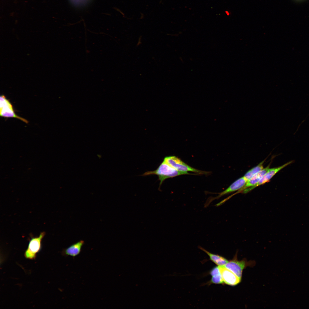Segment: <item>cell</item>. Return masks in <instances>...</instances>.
<instances>
[{
    "instance_id": "obj_1",
    "label": "cell",
    "mask_w": 309,
    "mask_h": 309,
    "mask_svg": "<svg viewBox=\"0 0 309 309\" xmlns=\"http://www.w3.org/2000/svg\"><path fill=\"white\" fill-rule=\"evenodd\" d=\"M193 175L188 172L178 171L169 165L163 160L158 168L155 170L149 171L145 173L142 175L145 176L151 175H155L158 177L160 181L159 188L163 182L166 179L175 177L183 175Z\"/></svg>"
},
{
    "instance_id": "obj_2",
    "label": "cell",
    "mask_w": 309,
    "mask_h": 309,
    "mask_svg": "<svg viewBox=\"0 0 309 309\" xmlns=\"http://www.w3.org/2000/svg\"><path fill=\"white\" fill-rule=\"evenodd\" d=\"M45 234V232L43 231L40 233L38 236L31 237L24 253L26 259L31 260L36 259L37 254L41 249V242Z\"/></svg>"
},
{
    "instance_id": "obj_3",
    "label": "cell",
    "mask_w": 309,
    "mask_h": 309,
    "mask_svg": "<svg viewBox=\"0 0 309 309\" xmlns=\"http://www.w3.org/2000/svg\"><path fill=\"white\" fill-rule=\"evenodd\" d=\"M164 161L171 167L180 171L187 172L191 171L198 174L205 173L190 167L175 156H167L164 158Z\"/></svg>"
},
{
    "instance_id": "obj_4",
    "label": "cell",
    "mask_w": 309,
    "mask_h": 309,
    "mask_svg": "<svg viewBox=\"0 0 309 309\" xmlns=\"http://www.w3.org/2000/svg\"><path fill=\"white\" fill-rule=\"evenodd\" d=\"M0 114L1 116L15 118L26 123L28 122L27 120L18 116L15 113L11 103L3 95L0 96Z\"/></svg>"
},
{
    "instance_id": "obj_5",
    "label": "cell",
    "mask_w": 309,
    "mask_h": 309,
    "mask_svg": "<svg viewBox=\"0 0 309 309\" xmlns=\"http://www.w3.org/2000/svg\"><path fill=\"white\" fill-rule=\"evenodd\" d=\"M247 181L243 176L237 179L224 191L218 193V195L217 196L209 198L205 203V207H207L215 200L218 199L222 196L231 192L239 190L245 185Z\"/></svg>"
},
{
    "instance_id": "obj_6",
    "label": "cell",
    "mask_w": 309,
    "mask_h": 309,
    "mask_svg": "<svg viewBox=\"0 0 309 309\" xmlns=\"http://www.w3.org/2000/svg\"><path fill=\"white\" fill-rule=\"evenodd\" d=\"M294 162V160L291 161L278 167L270 168L257 184L251 187L243 190L241 192L244 193H247L255 187L268 182L277 173L288 165L293 163Z\"/></svg>"
},
{
    "instance_id": "obj_7",
    "label": "cell",
    "mask_w": 309,
    "mask_h": 309,
    "mask_svg": "<svg viewBox=\"0 0 309 309\" xmlns=\"http://www.w3.org/2000/svg\"><path fill=\"white\" fill-rule=\"evenodd\" d=\"M223 282L226 284L235 286L240 281L241 279L224 266H218Z\"/></svg>"
},
{
    "instance_id": "obj_8",
    "label": "cell",
    "mask_w": 309,
    "mask_h": 309,
    "mask_svg": "<svg viewBox=\"0 0 309 309\" xmlns=\"http://www.w3.org/2000/svg\"><path fill=\"white\" fill-rule=\"evenodd\" d=\"M245 260H237L235 259L228 262L224 266L241 279L243 270L246 266Z\"/></svg>"
},
{
    "instance_id": "obj_9",
    "label": "cell",
    "mask_w": 309,
    "mask_h": 309,
    "mask_svg": "<svg viewBox=\"0 0 309 309\" xmlns=\"http://www.w3.org/2000/svg\"><path fill=\"white\" fill-rule=\"evenodd\" d=\"M84 244V240H80L64 249L62 251V254L65 256H70L74 257L80 253Z\"/></svg>"
},
{
    "instance_id": "obj_10",
    "label": "cell",
    "mask_w": 309,
    "mask_h": 309,
    "mask_svg": "<svg viewBox=\"0 0 309 309\" xmlns=\"http://www.w3.org/2000/svg\"><path fill=\"white\" fill-rule=\"evenodd\" d=\"M269 167L270 165H269L266 168H264L262 170L254 175L247 181L245 185L235 194L240 193L243 190L255 185L260 181L267 172L270 169Z\"/></svg>"
},
{
    "instance_id": "obj_11",
    "label": "cell",
    "mask_w": 309,
    "mask_h": 309,
    "mask_svg": "<svg viewBox=\"0 0 309 309\" xmlns=\"http://www.w3.org/2000/svg\"><path fill=\"white\" fill-rule=\"evenodd\" d=\"M199 248L206 253L209 256L210 260L219 266H224L228 262L227 259L223 257L212 253L200 246L199 247Z\"/></svg>"
},
{
    "instance_id": "obj_12",
    "label": "cell",
    "mask_w": 309,
    "mask_h": 309,
    "mask_svg": "<svg viewBox=\"0 0 309 309\" xmlns=\"http://www.w3.org/2000/svg\"><path fill=\"white\" fill-rule=\"evenodd\" d=\"M265 161V160L263 161L257 166L249 170L245 174L243 177L247 181L254 175L264 168L263 164Z\"/></svg>"
},
{
    "instance_id": "obj_13",
    "label": "cell",
    "mask_w": 309,
    "mask_h": 309,
    "mask_svg": "<svg viewBox=\"0 0 309 309\" xmlns=\"http://www.w3.org/2000/svg\"><path fill=\"white\" fill-rule=\"evenodd\" d=\"M212 276L211 282L214 284H221L223 282L221 273L214 275Z\"/></svg>"
},
{
    "instance_id": "obj_14",
    "label": "cell",
    "mask_w": 309,
    "mask_h": 309,
    "mask_svg": "<svg viewBox=\"0 0 309 309\" xmlns=\"http://www.w3.org/2000/svg\"><path fill=\"white\" fill-rule=\"evenodd\" d=\"M297 0L300 1V0Z\"/></svg>"
}]
</instances>
